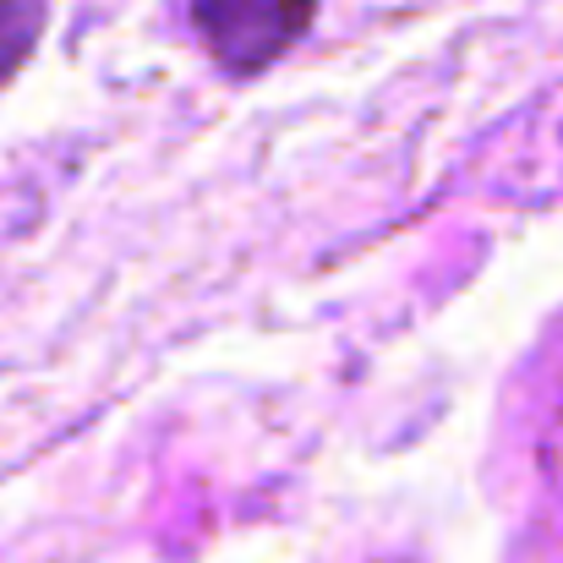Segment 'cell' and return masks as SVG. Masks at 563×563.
<instances>
[{"label": "cell", "instance_id": "obj_2", "mask_svg": "<svg viewBox=\"0 0 563 563\" xmlns=\"http://www.w3.org/2000/svg\"><path fill=\"white\" fill-rule=\"evenodd\" d=\"M38 22H44V5H38V0H0V82H5V77L22 66V55L33 49Z\"/></svg>", "mask_w": 563, "mask_h": 563}, {"label": "cell", "instance_id": "obj_3", "mask_svg": "<svg viewBox=\"0 0 563 563\" xmlns=\"http://www.w3.org/2000/svg\"><path fill=\"white\" fill-rule=\"evenodd\" d=\"M559 443H563V421H559Z\"/></svg>", "mask_w": 563, "mask_h": 563}, {"label": "cell", "instance_id": "obj_1", "mask_svg": "<svg viewBox=\"0 0 563 563\" xmlns=\"http://www.w3.org/2000/svg\"><path fill=\"white\" fill-rule=\"evenodd\" d=\"M191 22L224 66L257 71L307 33L312 0H191Z\"/></svg>", "mask_w": 563, "mask_h": 563}]
</instances>
